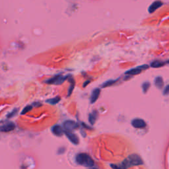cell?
I'll use <instances>...</instances> for the list:
<instances>
[{
	"instance_id": "cell-23",
	"label": "cell",
	"mask_w": 169,
	"mask_h": 169,
	"mask_svg": "<svg viewBox=\"0 0 169 169\" xmlns=\"http://www.w3.org/2000/svg\"><path fill=\"white\" fill-rule=\"evenodd\" d=\"M89 169H98V168H96V167H95V166H91V167H89Z\"/></svg>"
},
{
	"instance_id": "cell-1",
	"label": "cell",
	"mask_w": 169,
	"mask_h": 169,
	"mask_svg": "<svg viewBox=\"0 0 169 169\" xmlns=\"http://www.w3.org/2000/svg\"><path fill=\"white\" fill-rule=\"evenodd\" d=\"M143 165L141 157L137 154H132L120 165H110L113 169H127L133 166Z\"/></svg>"
},
{
	"instance_id": "cell-3",
	"label": "cell",
	"mask_w": 169,
	"mask_h": 169,
	"mask_svg": "<svg viewBox=\"0 0 169 169\" xmlns=\"http://www.w3.org/2000/svg\"><path fill=\"white\" fill-rule=\"evenodd\" d=\"M69 75L66 76H63L60 75H57L56 76H54L52 77V78L48 79L47 80L45 81V83L47 84H56V85H58V84H62L64 82L67 80V78H68Z\"/></svg>"
},
{
	"instance_id": "cell-8",
	"label": "cell",
	"mask_w": 169,
	"mask_h": 169,
	"mask_svg": "<svg viewBox=\"0 0 169 169\" xmlns=\"http://www.w3.org/2000/svg\"><path fill=\"white\" fill-rule=\"evenodd\" d=\"M65 134H66V136L67 137L70 141L72 142V143H73L75 145H78L79 143V139L77 137V135H75L73 133H72L71 132L68 131H65Z\"/></svg>"
},
{
	"instance_id": "cell-6",
	"label": "cell",
	"mask_w": 169,
	"mask_h": 169,
	"mask_svg": "<svg viewBox=\"0 0 169 169\" xmlns=\"http://www.w3.org/2000/svg\"><path fill=\"white\" fill-rule=\"evenodd\" d=\"M132 125L135 128L142 129L146 127V123L143 120L140 119V118H135L132 121Z\"/></svg>"
},
{
	"instance_id": "cell-9",
	"label": "cell",
	"mask_w": 169,
	"mask_h": 169,
	"mask_svg": "<svg viewBox=\"0 0 169 169\" xmlns=\"http://www.w3.org/2000/svg\"><path fill=\"white\" fill-rule=\"evenodd\" d=\"M163 6V1H159V0H157V1H154L153 3H152L150 7L149 8V12L150 13H153V12L155 11L157 9H158L159 8H160L161 6Z\"/></svg>"
},
{
	"instance_id": "cell-7",
	"label": "cell",
	"mask_w": 169,
	"mask_h": 169,
	"mask_svg": "<svg viewBox=\"0 0 169 169\" xmlns=\"http://www.w3.org/2000/svg\"><path fill=\"white\" fill-rule=\"evenodd\" d=\"M15 128V124L13 122H9L0 127V131L3 132H9Z\"/></svg>"
},
{
	"instance_id": "cell-12",
	"label": "cell",
	"mask_w": 169,
	"mask_h": 169,
	"mask_svg": "<svg viewBox=\"0 0 169 169\" xmlns=\"http://www.w3.org/2000/svg\"><path fill=\"white\" fill-rule=\"evenodd\" d=\"M168 64V61L166 62H163V61H159V60H155L153 61L151 64V67H153V68H159V67H163L165 66L166 64Z\"/></svg>"
},
{
	"instance_id": "cell-21",
	"label": "cell",
	"mask_w": 169,
	"mask_h": 169,
	"mask_svg": "<svg viewBox=\"0 0 169 169\" xmlns=\"http://www.w3.org/2000/svg\"><path fill=\"white\" fill-rule=\"evenodd\" d=\"M33 105L35 106V107H39V106H41V104L39 103H33Z\"/></svg>"
},
{
	"instance_id": "cell-20",
	"label": "cell",
	"mask_w": 169,
	"mask_h": 169,
	"mask_svg": "<svg viewBox=\"0 0 169 169\" xmlns=\"http://www.w3.org/2000/svg\"><path fill=\"white\" fill-rule=\"evenodd\" d=\"M168 93H169V87H168V85L166 86V87L164 89V91H163V94L165 95H168Z\"/></svg>"
},
{
	"instance_id": "cell-4",
	"label": "cell",
	"mask_w": 169,
	"mask_h": 169,
	"mask_svg": "<svg viewBox=\"0 0 169 169\" xmlns=\"http://www.w3.org/2000/svg\"><path fill=\"white\" fill-rule=\"evenodd\" d=\"M149 67V66L148 65L146 64L142 65V66H140L137 67H135V68L128 70V71L125 72V75H136L141 73L143 71L147 69Z\"/></svg>"
},
{
	"instance_id": "cell-14",
	"label": "cell",
	"mask_w": 169,
	"mask_h": 169,
	"mask_svg": "<svg viewBox=\"0 0 169 169\" xmlns=\"http://www.w3.org/2000/svg\"><path fill=\"white\" fill-rule=\"evenodd\" d=\"M154 84H155L156 87L159 89H162L164 85V82L163 79L161 77H157L155 79V81H154Z\"/></svg>"
},
{
	"instance_id": "cell-18",
	"label": "cell",
	"mask_w": 169,
	"mask_h": 169,
	"mask_svg": "<svg viewBox=\"0 0 169 169\" xmlns=\"http://www.w3.org/2000/svg\"><path fill=\"white\" fill-rule=\"evenodd\" d=\"M18 111H19V108H15V109H13V110H12L10 113H9L8 116H7V117H8V118H11L14 117L15 116L17 115V114Z\"/></svg>"
},
{
	"instance_id": "cell-16",
	"label": "cell",
	"mask_w": 169,
	"mask_h": 169,
	"mask_svg": "<svg viewBox=\"0 0 169 169\" xmlns=\"http://www.w3.org/2000/svg\"><path fill=\"white\" fill-rule=\"evenodd\" d=\"M118 79H115V80H112V79H110V80H108L107 81L105 82V83H104L103 84H102V85H101V87L105 88V87H108L112 86L114 83H116V82L118 81Z\"/></svg>"
},
{
	"instance_id": "cell-5",
	"label": "cell",
	"mask_w": 169,
	"mask_h": 169,
	"mask_svg": "<svg viewBox=\"0 0 169 169\" xmlns=\"http://www.w3.org/2000/svg\"><path fill=\"white\" fill-rule=\"evenodd\" d=\"M64 127L66 131L71 132L74 130L78 129L79 125L78 123L73 121V120H67L64 123Z\"/></svg>"
},
{
	"instance_id": "cell-19",
	"label": "cell",
	"mask_w": 169,
	"mask_h": 169,
	"mask_svg": "<svg viewBox=\"0 0 169 169\" xmlns=\"http://www.w3.org/2000/svg\"><path fill=\"white\" fill-rule=\"evenodd\" d=\"M33 107L31 105H28L24 108V109L23 110L22 112H21V114H25L27 113L28 112H29L30 110H32Z\"/></svg>"
},
{
	"instance_id": "cell-13",
	"label": "cell",
	"mask_w": 169,
	"mask_h": 169,
	"mask_svg": "<svg viewBox=\"0 0 169 169\" xmlns=\"http://www.w3.org/2000/svg\"><path fill=\"white\" fill-rule=\"evenodd\" d=\"M98 118V112L97 111H93L92 113L89 114V122H90L91 125L95 124L96 119Z\"/></svg>"
},
{
	"instance_id": "cell-10",
	"label": "cell",
	"mask_w": 169,
	"mask_h": 169,
	"mask_svg": "<svg viewBox=\"0 0 169 169\" xmlns=\"http://www.w3.org/2000/svg\"><path fill=\"white\" fill-rule=\"evenodd\" d=\"M52 132L55 135V136L61 137L63 136V134H64V129H63L60 125H55L52 127Z\"/></svg>"
},
{
	"instance_id": "cell-2",
	"label": "cell",
	"mask_w": 169,
	"mask_h": 169,
	"mask_svg": "<svg viewBox=\"0 0 169 169\" xmlns=\"http://www.w3.org/2000/svg\"><path fill=\"white\" fill-rule=\"evenodd\" d=\"M75 160L77 164L85 167H91L95 165V162L90 155L84 153H81L77 154Z\"/></svg>"
},
{
	"instance_id": "cell-22",
	"label": "cell",
	"mask_w": 169,
	"mask_h": 169,
	"mask_svg": "<svg viewBox=\"0 0 169 169\" xmlns=\"http://www.w3.org/2000/svg\"><path fill=\"white\" fill-rule=\"evenodd\" d=\"M89 83H90V81H87L85 82V83H84L83 84V87H86L87 85V84H88Z\"/></svg>"
},
{
	"instance_id": "cell-15",
	"label": "cell",
	"mask_w": 169,
	"mask_h": 169,
	"mask_svg": "<svg viewBox=\"0 0 169 169\" xmlns=\"http://www.w3.org/2000/svg\"><path fill=\"white\" fill-rule=\"evenodd\" d=\"M60 100H61V97L59 96H55L54 98H50V99H48L46 100V103L50 104V105H56L57 103H58Z\"/></svg>"
},
{
	"instance_id": "cell-17",
	"label": "cell",
	"mask_w": 169,
	"mask_h": 169,
	"mask_svg": "<svg viewBox=\"0 0 169 169\" xmlns=\"http://www.w3.org/2000/svg\"><path fill=\"white\" fill-rule=\"evenodd\" d=\"M151 86V84L149 83V81H146L142 84V89H143V93H146L147 92V91L149 90V87H150Z\"/></svg>"
},
{
	"instance_id": "cell-11",
	"label": "cell",
	"mask_w": 169,
	"mask_h": 169,
	"mask_svg": "<svg viewBox=\"0 0 169 169\" xmlns=\"http://www.w3.org/2000/svg\"><path fill=\"white\" fill-rule=\"evenodd\" d=\"M100 94V89H95L92 91V93H91L90 101L91 104L95 103L96 100H98V97H99Z\"/></svg>"
}]
</instances>
